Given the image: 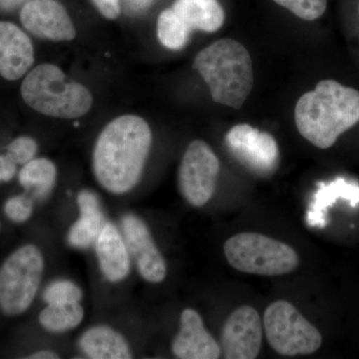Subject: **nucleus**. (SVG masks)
<instances>
[{
  "instance_id": "obj_3",
  "label": "nucleus",
  "mask_w": 359,
  "mask_h": 359,
  "mask_svg": "<svg viewBox=\"0 0 359 359\" xmlns=\"http://www.w3.org/2000/svg\"><path fill=\"white\" fill-rule=\"evenodd\" d=\"M193 68L204 78L215 102L240 109L254 87L252 58L233 39L218 40L196 56Z\"/></svg>"
},
{
  "instance_id": "obj_30",
  "label": "nucleus",
  "mask_w": 359,
  "mask_h": 359,
  "mask_svg": "<svg viewBox=\"0 0 359 359\" xmlns=\"http://www.w3.org/2000/svg\"><path fill=\"white\" fill-rule=\"evenodd\" d=\"M28 0H0V11H9Z\"/></svg>"
},
{
  "instance_id": "obj_24",
  "label": "nucleus",
  "mask_w": 359,
  "mask_h": 359,
  "mask_svg": "<svg viewBox=\"0 0 359 359\" xmlns=\"http://www.w3.org/2000/svg\"><path fill=\"white\" fill-rule=\"evenodd\" d=\"M83 297L82 290L76 283L68 280L52 282L42 294L46 304H66L81 302Z\"/></svg>"
},
{
  "instance_id": "obj_23",
  "label": "nucleus",
  "mask_w": 359,
  "mask_h": 359,
  "mask_svg": "<svg viewBox=\"0 0 359 359\" xmlns=\"http://www.w3.org/2000/svg\"><path fill=\"white\" fill-rule=\"evenodd\" d=\"M34 199L26 192L11 196L4 201L2 212L11 223H27L34 214Z\"/></svg>"
},
{
  "instance_id": "obj_6",
  "label": "nucleus",
  "mask_w": 359,
  "mask_h": 359,
  "mask_svg": "<svg viewBox=\"0 0 359 359\" xmlns=\"http://www.w3.org/2000/svg\"><path fill=\"white\" fill-rule=\"evenodd\" d=\"M231 268L257 276H283L295 271L299 257L290 245L257 233L231 237L224 245Z\"/></svg>"
},
{
  "instance_id": "obj_21",
  "label": "nucleus",
  "mask_w": 359,
  "mask_h": 359,
  "mask_svg": "<svg viewBox=\"0 0 359 359\" xmlns=\"http://www.w3.org/2000/svg\"><path fill=\"white\" fill-rule=\"evenodd\" d=\"M84 309L80 302L47 304L39 314L40 327L51 334H63L76 328L84 318Z\"/></svg>"
},
{
  "instance_id": "obj_17",
  "label": "nucleus",
  "mask_w": 359,
  "mask_h": 359,
  "mask_svg": "<svg viewBox=\"0 0 359 359\" xmlns=\"http://www.w3.org/2000/svg\"><path fill=\"white\" fill-rule=\"evenodd\" d=\"M339 199L348 201L351 207H356L359 204L358 184L344 178H337L327 184H318V189L306 212L308 226L311 228H325L327 209Z\"/></svg>"
},
{
  "instance_id": "obj_29",
  "label": "nucleus",
  "mask_w": 359,
  "mask_h": 359,
  "mask_svg": "<svg viewBox=\"0 0 359 359\" xmlns=\"http://www.w3.org/2000/svg\"><path fill=\"white\" fill-rule=\"evenodd\" d=\"M25 358L30 359H58L60 358L58 353L50 349H39V351H33L25 356Z\"/></svg>"
},
{
  "instance_id": "obj_20",
  "label": "nucleus",
  "mask_w": 359,
  "mask_h": 359,
  "mask_svg": "<svg viewBox=\"0 0 359 359\" xmlns=\"http://www.w3.org/2000/svg\"><path fill=\"white\" fill-rule=\"evenodd\" d=\"M57 180V168L47 158H34L27 164L21 166L18 182L34 200L46 198Z\"/></svg>"
},
{
  "instance_id": "obj_18",
  "label": "nucleus",
  "mask_w": 359,
  "mask_h": 359,
  "mask_svg": "<svg viewBox=\"0 0 359 359\" xmlns=\"http://www.w3.org/2000/svg\"><path fill=\"white\" fill-rule=\"evenodd\" d=\"M76 202L79 218L70 226L67 240L72 247L87 249L95 244L102 229V210L96 194L90 190H82L78 194Z\"/></svg>"
},
{
  "instance_id": "obj_27",
  "label": "nucleus",
  "mask_w": 359,
  "mask_h": 359,
  "mask_svg": "<svg viewBox=\"0 0 359 359\" xmlns=\"http://www.w3.org/2000/svg\"><path fill=\"white\" fill-rule=\"evenodd\" d=\"M94 6L107 20H116L121 13L119 0H92Z\"/></svg>"
},
{
  "instance_id": "obj_22",
  "label": "nucleus",
  "mask_w": 359,
  "mask_h": 359,
  "mask_svg": "<svg viewBox=\"0 0 359 359\" xmlns=\"http://www.w3.org/2000/svg\"><path fill=\"white\" fill-rule=\"evenodd\" d=\"M192 30L183 22L172 8L160 13L157 21V34L161 43L171 50H179L188 43Z\"/></svg>"
},
{
  "instance_id": "obj_11",
  "label": "nucleus",
  "mask_w": 359,
  "mask_h": 359,
  "mask_svg": "<svg viewBox=\"0 0 359 359\" xmlns=\"http://www.w3.org/2000/svg\"><path fill=\"white\" fill-rule=\"evenodd\" d=\"M122 233L139 275L150 283H160L167 276V264L145 222L134 214L121 219Z\"/></svg>"
},
{
  "instance_id": "obj_16",
  "label": "nucleus",
  "mask_w": 359,
  "mask_h": 359,
  "mask_svg": "<svg viewBox=\"0 0 359 359\" xmlns=\"http://www.w3.org/2000/svg\"><path fill=\"white\" fill-rule=\"evenodd\" d=\"M80 351L92 359H129L131 346L121 332L109 325H99L85 330L78 340Z\"/></svg>"
},
{
  "instance_id": "obj_10",
  "label": "nucleus",
  "mask_w": 359,
  "mask_h": 359,
  "mask_svg": "<svg viewBox=\"0 0 359 359\" xmlns=\"http://www.w3.org/2000/svg\"><path fill=\"white\" fill-rule=\"evenodd\" d=\"M263 341V325L259 313L250 306L233 311L224 323L221 334L222 355L226 359H254Z\"/></svg>"
},
{
  "instance_id": "obj_2",
  "label": "nucleus",
  "mask_w": 359,
  "mask_h": 359,
  "mask_svg": "<svg viewBox=\"0 0 359 359\" xmlns=\"http://www.w3.org/2000/svg\"><path fill=\"white\" fill-rule=\"evenodd\" d=\"M294 119L304 139L316 147L330 148L359 122V92L334 80H323L297 101Z\"/></svg>"
},
{
  "instance_id": "obj_14",
  "label": "nucleus",
  "mask_w": 359,
  "mask_h": 359,
  "mask_svg": "<svg viewBox=\"0 0 359 359\" xmlns=\"http://www.w3.org/2000/svg\"><path fill=\"white\" fill-rule=\"evenodd\" d=\"M34 63V48L28 35L9 21H0V76L20 79Z\"/></svg>"
},
{
  "instance_id": "obj_25",
  "label": "nucleus",
  "mask_w": 359,
  "mask_h": 359,
  "mask_svg": "<svg viewBox=\"0 0 359 359\" xmlns=\"http://www.w3.org/2000/svg\"><path fill=\"white\" fill-rule=\"evenodd\" d=\"M292 11L297 18L313 21L320 18L327 9V0H273Z\"/></svg>"
},
{
  "instance_id": "obj_9",
  "label": "nucleus",
  "mask_w": 359,
  "mask_h": 359,
  "mask_svg": "<svg viewBox=\"0 0 359 359\" xmlns=\"http://www.w3.org/2000/svg\"><path fill=\"white\" fill-rule=\"evenodd\" d=\"M224 142L233 157L252 174L268 177L278 169L280 149L271 134L238 124L228 132Z\"/></svg>"
},
{
  "instance_id": "obj_13",
  "label": "nucleus",
  "mask_w": 359,
  "mask_h": 359,
  "mask_svg": "<svg viewBox=\"0 0 359 359\" xmlns=\"http://www.w3.org/2000/svg\"><path fill=\"white\" fill-rule=\"evenodd\" d=\"M172 351L180 359H217L221 346L205 328L198 311L184 309L180 318V330L172 344Z\"/></svg>"
},
{
  "instance_id": "obj_7",
  "label": "nucleus",
  "mask_w": 359,
  "mask_h": 359,
  "mask_svg": "<svg viewBox=\"0 0 359 359\" xmlns=\"http://www.w3.org/2000/svg\"><path fill=\"white\" fill-rule=\"evenodd\" d=\"M264 327L269 346L280 355H308L323 344L318 328L287 301L275 302L266 309Z\"/></svg>"
},
{
  "instance_id": "obj_28",
  "label": "nucleus",
  "mask_w": 359,
  "mask_h": 359,
  "mask_svg": "<svg viewBox=\"0 0 359 359\" xmlns=\"http://www.w3.org/2000/svg\"><path fill=\"white\" fill-rule=\"evenodd\" d=\"M18 173V165L6 154H0V184L8 183Z\"/></svg>"
},
{
  "instance_id": "obj_5",
  "label": "nucleus",
  "mask_w": 359,
  "mask_h": 359,
  "mask_svg": "<svg viewBox=\"0 0 359 359\" xmlns=\"http://www.w3.org/2000/svg\"><path fill=\"white\" fill-rule=\"evenodd\" d=\"M45 259L34 243H23L0 262V318L25 316L34 304L43 280Z\"/></svg>"
},
{
  "instance_id": "obj_31",
  "label": "nucleus",
  "mask_w": 359,
  "mask_h": 359,
  "mask_svg": "<svg viewBox=\"0 0 359 359\" xmlns=\"http://www.w3.org/2000/svg\"><path fill=\"white\" fill-rule=\"evenodd\" d=\"M1 231H2V222H1V219H0V236H1Z\"/></svg>"
},
{
  "instance_id": "obj_4",
  "label": "nucleus",
  "mask_w": 359,
  "mask_h": 359,
  "mask_svg": "<svg viewBox=\"0 0 359 359\" xmlns=\"http://www.w3.org/2000/svg\"><path fill=\"white\" fill-rule=\"evenodd\" d=\"M23 101L49 117L77 119L89 112L93 97L88 89L68 79L57 65L45 63L33 68L21 84Z\"/></svg>"
},
{
  "instance_id": "obj_8",
  "label": "nucleus",
  "mask_w": 359,
  "mask_h": 359,
  "mask_svg": "<svg viewBox=\"0 0 359 359\" xmlns=\"http://www.w3.org/2000/svg\"><path fill=\"white\" fill-rule=\"evenodd\" d=\"M219 161L212 149L202 140L193 141L182 158L178 186L182 197L192 207H203L216 191Z\"/></svg>"
},
{
  "instance_id": "obj_12",
  "label": "nucleus",
  "mask_w": 359,
  "mask_h": 359,
  "mask_svg": "<svg viewBox=\"0 0 359 359\" xmlns=\"http://www.w3.org/2000/svg\"><path fill=\"white\" fill-rule=\"evenodd\" d=\"M20 21L34 36L51 41H71L76 30L65 7L57 0H28L20 11Z\"/></svg>"
},
{
  "instance_id": "obj_1",
  "label": "nucleus",
  "mask_w": 359,
  "mask_h": 359,
  "mask_svg": "<svg viewBox=\"0 0 359 359\" xmlns=\"http://www.w3.org/2000/svg\"><path fill=\"white\" fill-rule=\"evenodd\" d=\"M152 141L150 126L139 116L123 115L108 123L92 153V171L99 185L113 195L133 190L143 175Z\"/></svg>"
},
{
  "instance_id": "obj_19",
  "label": "nucleus",
  "mask_w": 359,
  "mask_h": 359,
  "mask_svg": "<svg viewBox=\"0 0 359 359\" xmlns=\"http://www.w3.org/2000/svg\"><path fill=\"white\" fill-rule=\"evenodd\" d=\"M172 9L192 32H216L224 22L218 0H176Z\"/></svg>"
},
{
  "instance_id": "obj_15",
  "label": "nucleus",
  "mask_w": 359,
  "mask_h": 359,
  "mask_svg": "<svg viewBox=\"0 0 359 359\" xmlns=\"http://www.w3.org/2000/svg\"><path fill=\"white\" fill-rule=\"evenodd\" d=\"M96 257L108 282H122L129 276L131 256L121 231L112 223H105L95 241Z\"/></svg>"
},
{
  "instance_id": "obj_26",
  "label": "nucleus",
  "mask_w": 359,
  "mask_h": 359,
  "mask_svg": "<svg viewBox=\"0 0 359 359\" xmlns=\"http://www.w3.org/2000/svg\"><path fill=\"white\" fill-rule=\"evenodd\" d=\"M39 152V144L29 136H20L13 139L6 147V154L18 166H23L34 159Z\"/></svg>"
}]
</instances>
